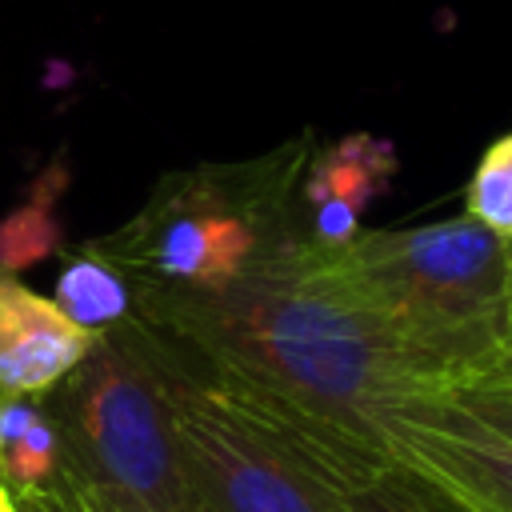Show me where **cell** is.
<instances>
[{"label":"cell","instance_id":"8","mask_svg":"<svg viewBox=\"0 0 512 512\" xmlns=\"http://www.w3.org/2000/svg\"><path fill=\"white\" fill-rule=\"evenodd\" d=\"M396 172V152L376 136H344L324 156L308 160L300 184V216L312 244L336 248L360 232L364 208L388 188Z\"/></svg>","mask_w":512,"mask_h":512},{"label":"cell","instance_id":"1","mask_svg":"<svg viewBox=\"0 0 512 512\" xmlns=\"http://www.w3.org/2000/svg\"><path fill=\"white\" fill-rule=\"evenodd\" d=\"M128 288L140 328L216 380L340 492L396 464L380 424L428 392L328 272L308 232L216 288L140 280Z\"/></svg>","mask_w":512,"mask_h":512},{"label":"cell","instance_id":"2","mask_svg":"<svg viewBox=\"0 0 512 512\" xmlns=\"http://www.w3.org/2000/svg\"><path fill=\"white\" fill-rule=\"evenodd\" d=\"M428 396L488 388L512 352V244L472 216L316 244Z\"/></svg>","mask_w":512,"mask_h":512},{"label":"cell","instance_id":"4","mask_svg":"<svg viewBox=\"0 0 512 512\" xmlns=\"http://www.w3.org/2000/svg\"><path fill=\"white\" fill-rule=\"evenodd\" d=\"M60 428V480L104 512H204L160 384L128 324L100 332L92 352L48 392Z\"/></svg>","mask_w":512,"mask_h":512},{"label":"cell","instance_id":"9","mask_svg":"<svg viewBox=\"0 0 512 512\" xmlns=\"http://www.w3.org/2000/svg\"><path fill=\"white\" fill-rule=\"evenodd\" d=\"M64 184H68V172L60 164L44 168L36 184L28 188V200L0 220V272L4 276H16L64 248V228L56 216Z\"/></svg>","mask_w":512,"mask_h":512},{"label":"cell","instance_id":"7","mask_svg":"<svg viewBox=\"0 0 512 512\" xmlns=\"http://www.w3.org/2000/svg\"><path fill=\"white\" fill-rule=\"evenodd\" d=\"M100 336L72 324L52 296L0 272V400L48 396Z\"/></svg>","mask_w":512,"mask_h":512},{"label":"cell","instance_id":"5","mask_svg":"<svg viewBox=\"0 0 512 512\" xmlns=\"http://www.w3.org/2000/svg\"><path fill=\"white\" fill-rule=\"evenodd\" d=\"M124 324L160 384L204 512H348L344 492L256 424L216 380L132 316Z\"/></svg>","mask_w":512,"mask_h":512},{"label":"cell","instance_id":"3","mask_svg":"<svg viewBox=\"0 0 512 512\" xmlns=\"http://www.w3.org/2000/svg\"><path fill=\"white\" fill-rule=\"evenodd\" d=\"M304 172L308 140H292L244 164L172 172L128 224L88 240L84 252L140 284H228L304 236Z\"/></svg>","mask_w":512,"mask_h":512},{"label":"cell","instance_id":"13","mask_svg":"<svg viewBox=\"0 0 512 512\" xmlns=\"http://www.w3.org/2000/svg\"><path fill=\"white\" fill-rule=\"evenodd\" d=\"M348 512H464L444 492H436L424 476L408 472L404 464L384 468L368 484L344 492Z\"/></svg>","mask_w":512,"mask_h":512},{"label":"cell","instance_id":"15","mask_svg":"<svg viewBox=\"0 0 512 512\" xmlns=\"http://www.w3.org/2000/svg\"><path fill=\"white\" fill-rule=\"evenodd\" d=\"M488 388H492V392H508V396H512V352H508V360H504L500 376H496ZM476 392H484V388H476Z\"/></svg>","mask_w":512,"mask_h":512},{"label":"cell","instance_id":"11","mask_svg":"<svg viewBox=\"0 0 512 512\" xmlns=\"http://www.w3.org/2000/svg\"><path fill=\"white\" fill-rule=\"evenodd\" d=\"M464 216L512 244V132L492 140L464 188Z\"/></svg>","mask_w":512,"mask_h":512},{"label":"cell","instance_id":"10","mask_svg":"<svg viewBox=\"0 0 512 512\" xmlns=\"http://www.w3.org/2000/svg\"><path fill=\"white\" fill-rule=\"evenodd\" d=\"M52 300H56V308L72 324H80V328H88L96 336L112 332L116 324H124L132 316V288H128V280L116 268H108L104 260L88 256L84 248L60 272Z\"/></svg>","mask_w":512,"mask_h":512},{"label":"cell","instance_id":"12","mask_svg":"<svg viewBox=\"0 0 512 512\" xmlns=\"http://www.w3.org/2000/svg\"><path fill=\"white\" fill-rule=\"evenodd\" d=\"M60 472V428L48 416V408L36 412V420L24 428V436L0 456V480L16 492V500L44 492Z\"/></svg>","mask_w":512,"mask_h":512},{"label":"cell","instance_id":"16","mask_svg":"<svg viewBox=\"0 0 512 512\" xmlns=\"http://www.w3.org/2000/svg\"><path fill=\"white\" fill-rule=\"evenodd\" d=\"M0 512H24L20 500H16V492H12L4 480H0Z\"/></svg>","mask_w":512,"mask_h":512},{"label":"cell","instance_id":"14","mask_svg":"<svg viewBox=\"0 0 512 512\" xmlns=\"http://www.w3.org/2000/svg\"><path fill=\"white\" fill-rule=\"evenodd\" d=\"M20 508L24 512H104L100 504H92L80 488H72L68 480H52L44 492H36V496H24L20 500Z\"/></svg>","mask_w":512,"mask_h":512},{"label":"cell","instance_id":"6","mask_svg":"<svg viewBox=\"0 0 512 512\" xmlns=\"http://www.w3.org/2000/svg\"><path fill=\"white\" fill-rule=\"evenodd\" d=\"M396 464L464 512H512V416L484 392L416 396L380 424Z\"/></svg>","mask_w":512,"mask_h":512},{"label":"cell","instance_id":"17","mask_svg":"<svg viewBox=\"0 0 512 512\" xmlns=\"http://www.w3.org/2000/svg\"><path fill=\"white\" fill-rule=\"evenodd\" d=\"M484 396H492V400H496V404H500V408L512 416V396H508V392H492V388H484Z\"/></svg>","mask_w":512,"mask_h":512}]
</instances>
